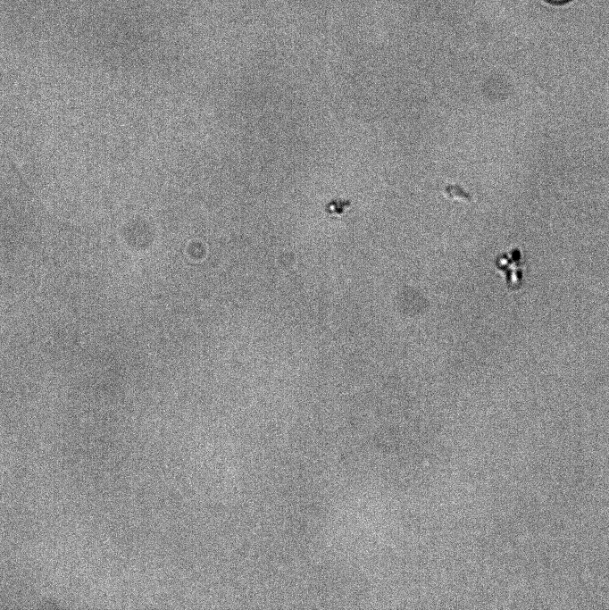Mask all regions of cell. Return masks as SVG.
Returning <instances> with one entry per match:
<instances>
[{"mask_svg":"<svg viewBox=\"0 0 609 610\" xmlns=\"http://www.w3.org/2000/svg\"><path fill=\"white\" fill-rule=\"evenodd\" d=\"M547 1L552 2V3H563V2H566L568 0H547Z\"/></svg>","mask_w":609,"mask_h":610,"instance_id":"obj_2","label":"cell"},{"mask_svg":"<svg viewBox=\"0 0 609 610\" xmlns=\"http://www.w3.org/2000/svg\"><path fill=\"white\" fill-rule=\"evenodd\" d=\"M349 202L343 201V200H337V205L335 200L332 202L329 203L326 211L328 212L329 214L334 215V216H339L341 215L346 209L349 206Z\"/></svg>","mask_w":609,"mask_h":610,"instance_id":"obj_1","label":"cell"}]
</instances>
